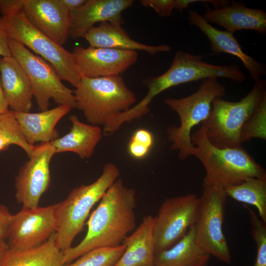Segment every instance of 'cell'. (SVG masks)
Wrapping results in <instances>:
<instances>
[{
  "instance_id": "1",
  "label": "cell",
  "mask_w": 266,
  "mask_h": 266,
  "mask_svg": "<svg viewBox=\"0 0 266 266\" xmlns=\"http://www.w3.org/2000/svg\"><path fill=\"white\" fill-rule=\"evenodd\" d=\"M135 191L117 179L107 190L91 214L82 240L64 252L66 264L96 248L122 244L136 226Z\"/></svg>"
},
{
  "instance_id": "2",
  "label": "cell",
  "mask_w": 266,
  "mask_h": 266,
  "mask_svg": "<svg viewBox=\"0 0 266 266\" xmlns=\"http://www.w3.org/2000/svg\"><path fill=\"white\" fill-rule=\"evenodd\" d=\"M195 156L202 164L204 181L224 189L240 184L248 177L266 178V171L241 147L219 148L206 137L203 126L191 135Z\"/></svg>"
},
{
  "instance_id": "3",
  "label": "cell",
  "mask_w": 266,
  "mask_h": 266,
  "mask_svg": "<svg viewBox=\"0 0 266 266\" xmlns=\"http://www.w3.org/2000/svg\"><path fill=\"white\" fill-rule=\"evenodd\" d=\"M119 175L120 171L114 164L106 163L95 182L74 188L65 200L55 204V243L63 253L71 247L74 239L83 230L91 209Z\"/></svg>"
},
{
  "instance_id": "4",
  "label": "cell",
  "mask_w": 266,
  "mask_h": 266,
  "mask_svg": "<svg viewBox=\"0 0 266 266\" xmlns=\"http://www.w3.org/2000/svg\"><path fill=\"white\" fill-rule=\"evenodd\" d=\"M75 108L81 110L89 124L105 125L113 117L128 111L135 95L120 75L99 78L81 77L74 90Z\"/></svg>"
},
{
  "instance_id": "5",
  "label": "cell",
  "mask_w": 266,
  "mask_h": 266,
  "mask_svg": "<svg viewBox=\"0 0 266 266\" xmlns=\"http://www.w3.org/2000/svg\"><path fill=\"white\" fill-rule=\"evenodd\" d=\"M226 88L217 78L202 80L198 90L190 96L180 99L168 98L164 102L176 112L180 119V125H172L166 129L171 149L178 151V157L185 160L196 152L191 140V130L205 121L210 112L214 99L222 98Z\"/></svg>"
},
{
  "instance_id": "6",
  "label": "cell",
  "mask_w": 266,
  "mask_h": 266,
  "mask_svg": "<svg viewBox=\"0 0 266 266\" xmlns=\"http://www.w3.org/2000/svg\"><path fill=\"white\" fill-rule=\"evenodd\" d=\"M266 97V82L260 79L238 101L214 99L209 116L201 123L209 141L219 148L241 147V128Z\"/></svg>"
},
{
  "instance_id": "7",
  "label": "cell",
  "mask_w": 266,
  "mask_h": 266,
  "mask_svg": "<svg viewBox=\"0 0 266 266\" xmlns=\"http://www.w3.org/2000/svg\"><path fill=\"white\" fill-rule=\"evenodd\" d=\"M0 28L8 38L41 56L53 66L62 80L69 82L75 88L79 85L81 76L72 53L32 25L23 11L10 16H0Z\"/></svg>"
},
{
  "instance_id": "8",
  "label": "cell",
  "mask_w": 266,
  "mask_h": 266,
  "mask_svg": "<svg viewBox=\"0 0 266 266\" xmlns=\"http://www.w3.org/2000/svg\"><path fill=\"white\" fill-rule=\"evenodd\" d=\"M203 57L178 51L169 68L162 74L143 80L147 88L146 97L152 100L163 91L182 84L209 78H223L240 83L246 78L234 64L215 65L203 60Z\"/></svg>"
},
{
  "instance_id": "9",
  "label": "cell",
  "mask_w": 266,
  "mask_h": 266,
  "mask_svg": "<svg viewBox=\"0 0 266 266\" xmlns=\"http://www.w3.org/2000/svg\"><path fill=\"white\" fill-rule=\"evenodd\" d=\"M202 186L194 224L195 240L205 253L229 264L231 251L222 229L227 195L225 189L212 183L203 181Z\"/></svg>"
},
{
  "instance_id": "10",
  "label": "cell",
  "mask_w": 266,
  "mask_h": 266,
  "mask_svg": "<svg viewBox=\"0 0 266 266\" xmlns=\"http://www.w3.org/2000/svg\"><path fill=\"white\" fill-rule=\"evenodd\" d=\"M8 42L12 56L19 63L28 76L39 110L48 109L51 99L59 105L75 108L74 91L62 83L49 63L20 43L9 38Z\"/></svg>"
},
{
  "instance_id": "11",
  "label": "cell",
  "mask_w": 266,
  "mask_h": 266,
  "mask_svg": "<svg viewBox=\"0 0 266 266\" xmlns=\"http://www.w3.org/2000/svg\"><path fill=\"white\" fill-rule=\"evenodd\" d=\"M199 198L190 194L168 198L161 204L155 217V254L178 242L195 224Z\"/></svg>"
},
{
  "instance_id": "12",
  "label": "cell",
  "mask_w": 266,
  "mask_h": 266,
  "mask_svg": "<svg viewBox=\"0 0 266 266\" xmlns=\"http://www.w3.org/2000/svg\"><path fill=\"white\" fill-rule=\"evenodd\" d=\"M55 204L24 208L12 215L9 226V250L21 252L37 247L56 233Z\"/></svg>"
},
{
  "instance_id": "13",
  "label": "cell",
  "mask_w": 266,
  "mask_h": 266,
  "mask_svg": "<svg viewBox=\"0 0 266 266\" xmlns=\"http://www.w3.org/2000/svg\"><path fill=\"white\" fill-rule=\"evenodd\" d=\"M55 154L50 142L41 143L34 146L29 160L20 167L15 177V198L22 207L38 206L50 184V163Z\"/></svg>"
},
{
  "instance_id": "14",
  "label": "cell",
  "mask_w": 266,
  "mask_h": 266,
  "mask_svg": "<svg viewBox=\"0 0 266 266\" xmlns=\"http://www.w3.org/2000/svg\"><path fill=\"white\" fill-rule=\"evenodd\" d=\"M81 77L120 75L137 61L136 51L117 49L75 47L72 52Z\"/></svg>"
},
{
  "instance_id": "15",
  "label": "cell",
  "mask_w": 266,
  "mask_h": 266,
  "mask_svg": "<svg viewBox=\"0 0 266 266\" xmlns=\"http://www.w3.org/2000/svg\"><path fill=\"white\" fill-rule=\"evenodd\" d=\"M24 14L34 27L62 46L69 35L70 13L60 0H25Z\"/></svg>"
},
{
  "instance_id": "16",
  "label": "cell",
  "mask_w": 266,
  "mask_h": 266,
  "mask_svg": "<svg viewBox=\"0 0 266 266\" xmlns=\"http://www.w3.org/2000/svg\"><path fill=\"white\" fill-rule=\"evenodd\" d=\"M133 0H87L78 9L70 14L69 35L84 37L97 23L108 22L121 26L122 13L133 5Z\"/></svg>"
},
{
  "instance_id": "17",
  "label": "cell",
  "mask_w": 266,
  "mask_h": 266,
  "mask_svg": "<svg viewBox=\"0 0 266 266\" xmlns=\"http://www.w3.org/2000/svg\"><path fill=\"white\" fill-rule=\"evenodd\" d=\"M188 13L189 23L197 27L206 36L210 43V49L214 53H227L238 58L255 82L266 74L265 66L243 51L233 33L215 28L195 10H189Z\"/></svg>"
},
{
  "instance_id": "18",
  "label": "cell",
  "mask_w": 266,
  "mask_h": 266,
  "mask_svg": "<svg viewBox=\"0 0 266 266\" xmlns=\"http://www.w3.org/2000/svg\"><path fill=\"white\" fill-rule=\"evenodd\" d=\"M202 16L209 23L217 24L233 33L241 30H253L261 34L266 33V13L240 2H230L218 8L207 6Z\"/></svg>"
},
{
  "instance_id": "19",
  "label": "cell",
  "mask_w": 266,
  "mask_h": 266,
  "mask_svg": "<svg viewBox=\"0 0 266 266\" xmlns=\"http://www.w3.org/2000/svg\"><path fill=\"white\" fill-rule=\"evenodd\" d=\"M0 78L11 110L30 112L33 97L31 84L25 71L13 57L0 58Z\"/></svg>"
},
{
  "instance_id": "20",
  "label": "cell",
  "mask_w": 266,
  "mask_h": 266,
  "mask_svg": "<svg viewBox=\"0 0 266 266\" xmlns=\"http://www.w3.org/2000/svg\"><path fill=\"white\" fill-rule=\"evenodd\" d=\"M71 109L68 105H59L37 113L13 112L27 142L34 146L36 142H51L58 138L55 127Z\"/></svg>"
},
{
  "instance_id": "21",
  "label": "cell",
  "mask_w": 266,
  "mask_h": 266,
  "mask_svg": "<svg viewBox=\"0 0 266 266\" xmlns=\"http://www.w3.org/2000/svg\"><path fill=\"white\" fill-rule=\"evenodd\" d=\"M95 47L107 48L131 51H142L154 55L169 52L168 45H150L133 39L121 26L102 22L92 28L84 37Z\"/></svg>"
},
{
  "instance_id": "22",
  "label": "cell",
  "mask_w": 266,
  "mask_h": 266,
  "mask_svg": "<svg viewBox=\"0 0 266 266\" xmlns=\"http://www.w3.org/2000/svg\"><path fill=\"white\" fill-rule=\"evenodd\" d=\"M155 217H144L132 234L123 241L125 250L114 266H152L155 255Z\"/></svg>"
},
{
  "instance_id": "23",
  "label": "cell",
  "mask_w": 266,
  "mask_h": 266,
  "mask_svg": "<svg viewBox=\"0 0 266 266\" xmlns=\"http://www.w3.org/2000/svg\"><path fill=\"white\" fill-rule=\"evenodd\" d=\"M68 119L72 124L70 131L50 143L56 153L70 152L82 159L90 158L103 135L102 130L100 127L81 122L75 115Z\"/></svg>"
},
{
  "instance_id": "24",
  "label": "cell",
  "mask_w": 266,
  "mask_h": 266,
  "mask_svg": "<svg viewBox=\"0 0 266 266\" xmlns=\"http://www.w3.org/2000/svg\"><path fill=\"white\" fill-rule=\"evenodd\" d=\"M210 256L197 243L194 225L171 247L155 253L152 266H206Z\"/></svg>"
},
{
  "instance_id": "25",
  "label": "cell",
  "mask_w": 266,
  "mask_h": 266,
  "mask_svg": "<svg viewBox=\"0 0 266 266\" xmlns=\"http://www.w3.org/2000/svg\"><path fill=\"white\" fill-rule=\"evenodd\" d=\"M55 233L42 244L21 252L9 250L3 266H65L64 253L56 245Z\"/></svg>"
},
{
  "instance_id": "26",
  "label": "cell",
  "mask_w": 266,
  "mask_h": 266,
  "mask_svg": "<svg viewBox=\"0 0 266 266\" xmlns=\"http://www.w3.org/2000/svg\"><path fill=\"white\" fill-rule=\"evenodd\" d=\"M225 190L228 197L255 206L259 217L266 222V178L248 177Z\"/></svg>"
},
{
  "instance_id": "27",
  "label": "cell",
  "mask_w": 266,
  "mask_h": 266,
  "mask_svg": "<svg viewBox=\"0 0 266 266\" xmlns=\"http://www.w3.org/2000/svg\"><path fill=\"white\" fill-rule=\"evenodd\" d=\"M12 145L23 149L29 158L34 147L27 142L13 111L9 110L0 114V152L6 150Z\"/></svg>"
},
{
  "instance_id": "28",
  "label": "cell",
  "mask_w": 266,
  "mask_h": 266,
  "mask_svg": "<svg viewBox=\"0 0 266 266\" xmlns=\"http://www.w3.org/2000/svg\"><path fill=\"white\" fill-rule=\"evenodd\" d=\"M125 249L123 244L114 247L94 249L80 256L74 263L65 266H114Z\"/></svg>"
},
{
  "instance_id": "29",
  "label": "cell",
  "mask_w": 266,
  "mask_h": 266,
  "mask_svg": "<svg viewBox=\"0 0 266 266\" xmlns=\"http://www.w3.org/2000/svg\"><path fill=\"white\" fill-rule=\"evenodd\" d=\"M254 138L266 139V97L246 121L240 131L241 144Z\"/></svg>"
},
{
  "instance_id": "30",
  "label": "cell",
  "mask_w": 266,
  "mask_h": 266,
  "mask_svg": "<svg viewBox=\"0 0 266 266\" xmlns=\"http://www.w3.org/2000/svg\"><path fill=\"white\" fill-rule=\"evenodd\" d=\"M251 224V233L257 247V255L252 266H266V222L256 212L248 208Z\"/></svg>"
},
{
  "instance_id": "31",
  "label": "cell",
  "mask_w": 266,
  "mask_h": 266,
  "mask_svg": "<svg viewBox=\"0 0 266 266\" xmlns=\"http://www.w3.org/2000/svg\"><path fill=\"white\" fill-rule=\"evenodd\" d=\"M154 143L152 133L145 129H139L133 134L128 144L129 153L136 159L145 157Z\"/></svg>"
},
{
  "instance_id": "32",
  "label": "cell",
  "mask_w": 266,
  "mask_h": 266,
  "mask_svg": "<svg viewBox=\"0 0 266 266\" xmlns=\"http://www.w3.org/2000/svg\"><path fill=\"white\" fill-rule=\"evenodd\" d=\"M141 4L153 8L160 16H171L175 0H142Z\"/></svg>"
},
{
  "instance_id": "33",
  "label": "cell",
  "mask_w": 266,
  "mask_h": 266,
  "mask_svg": "<svg viewBox=\"0 0 266 266\" xmlns=\"http://www.w3.org/2000/svg\"><path fill=\"white\" fill-rule=\"evenodd\" d=\"M25 0H0L1 16L14 15L23 11Z\"/></svg>"
},
{
  "instance_id": "34",
  "label": "cell",
  "mask_w": 266,
  "mask_h": 266,
  "mask_svg": "<svg viewBox=\"0 0 266 266\" xmlns=\"http://www.w3.org/2000/svg\"><path fill=\"white\" fill-rule=\"evenodd\" d=\"M12 217L8 207L0 203V238H7L9 226Z\"/></svg>"
},
{
  "instance_id": "35",
  "label": "cell",
  "mask_w": 266,
  "mask_h": 266,
  "mask_svg": "<svg viewBox=\"0 0 266 266\" xmlns=\"http://www.w3.org/2000/svg\"><path fill=\"white\" fill-rule=\"evenodd\" d=\"M0 56L1 57H11L12 54L9 45L8 38L4 32L0 28Z\"/></svg>"
},
{
  "instance_id": "36",
  "label": "cell",
  "mask_w": 266,
  "mask_h": 266,
  "mask_svg": "<svg viewBox=\"0 0 266 266\" xmlns=\"http://www.w3.org/2000/svg\"><path fill=\"white\" fill-rule=\"evenodd\" d=\"M71 14L82 6L87 0H60Z\"/></svg>"
},
{
  "instance_id": "37",
  "label": "cell",
  "mask_w": 266,
  "mask_h": 266,
  "mask_svg": "<svg viewBox=\"0 0 266 266\" xmlns=\"http://www.w3.org/2000/svg\"><path fill=\"white\" fill-rule=\"evenodd\" d=\"M8 107L9 106L3 91L0 78V114L8 111L9 110Z\"/></svg>"
},
{
  "instance_id": "38",
  "label": "cell",
  "mask_w": 266,
  "mask_h": 266,
  "mask_svg": "<svg viewBox=\"0 0 266 266\" xmlns=\"http://www.w3.org/2000/svg\"><path fill=\"white\" fill-rule=\"evenodd\" d=\"M9 251V247L5 240L0 238V266Z\"/></svg>"
},
{
  "instance_id": "39",
  "label": "cell",
  "mask_w": 266,
  "mask_h": 266,
  "mask_svg": "<svg viewBox=\"0 0 266 266\" xmlns=\"http://www.w3.org/2000/svg\"><path fill=\"white\" fill-rule=\"evenodd\" d=\"M0 266H2V265H0Z\"/></svg>"
}]
</instances>
